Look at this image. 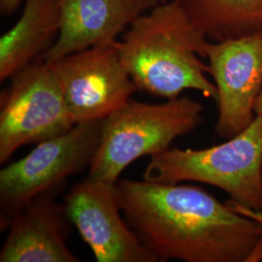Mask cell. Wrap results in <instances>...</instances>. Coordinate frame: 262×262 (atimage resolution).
Wrapping results in <instances>:
<instances>
[{
	"instance_id": "obj_1",
	"label": "cell",
	"mask_w": 262,
	"mask_h": 262,
	"mask_svg": "<svg viewBox=\"0 0 262 262\" xmlns=\"http://www.w3.org/2000/svg\"><path fill=\"white\" fill-rule=\"evenodd\" d=\"M122 214L158 261L250 262L262 225L200 187L119 180Z\"/></svg>"
},
{
	"instance_id": "obj_2",
	"label": "cell",
	"mask_w": 262,
	"mask_h": 262,
	"mask_svg": "<svg viewBox=\"0 0 262 262\" xmlns=\"http://www.w3.org/2000/svg\"><path fill=\"white\" fill-rule=\"evenodd\" d=\"M206 35L177 0L160 2L136 19L116 47L137 89L166 99L187 90L217 100L207 78Z\"/></svg>"
},
{
	"instance_id": "obj_3",
	"label": "cell",
	"mask_w": 262,
	"mask_h": 262,
	"mask_svg": "<svg viewBox=\"0 0 262 262\" xmlns=\"http://www.w3.org/2000/svg\"><path fill=\"white\" fill-rule=\"evenodd\" d=\"M203 106L187 96L150 104L130 99L103 121L101 138L89 178L116 185L122 171L145 156H156L196 129Z\"/></svg>"
},
{
	"instance_id": "obj_4",
	"label": "cell",
	"mask_w": 262,
	"mask_h": 262,
	"mask_svg": "<svg viewBox=\"0 0 262 262\" xmlns=\"http://www.w3.org/2000/svg\"><path fill=\"white\" fill-rule=\"evenodd\" d=\"M143 180L178 184L198 182L225 191L230 200L262 210V118L206 149L169 148L150 157Z\"/></svg>"
},
{
	"instance_id": "obj_5",
	"label": "cell",
	"mask_w": 262,
	"mask_h": 262,
	"mask_svg": "<svg viewBox=\"0 0 262 262\" xmlns=\"http://www.w3.org/2000/svg\"><path fill=\"white\" fill-rule=\"evenodd\" d=\"M104 120L77 123L66 133L38 143L26 157L0 171L1 228L35 197L53 192L70 176L90 167Z\"/></svg>"
},
{
	"instance_id": "obj_6",
	"label": "cell",
	"mask_w": 262,
	"mask_h": 262,
	"mask_svg": "<svg viewBox=\"0 0 262 262\" xmlns=\"http://www.w3.org/2000/svg\"><path fill=\"white\" fill-rule=\"evenodd\" d=\"M0 107L1 163L19 147L61 135L75 125L56 74L43 60L11 78Z\"/></svg>"
},
{
	"instance_id": "obj_7",
	"label": "cell",
	"mask_w": 262,
	"mask_h": 262,
	"mask_svg": "<svg viewBox=\"0 0 262 262\" xmlns=\"http://www.w3.org/2000/svg\"><path fill=\"white\" fill-rule=\"evenodd\" d=\"M48 63L75 124L104 120L138 90L116 44L88 48Z\"/></svg>"
},
{
	"instance_id": "obj_8",
	"label": "cell",
	"mask_w": 262,
	"mask_h": 262,
	"mask_svg": "<svg viewBox=\"0 0 262 262\" xmlns=\"http://www.w3.org/2000/svg\"><path fill=\"white\" fill-rule=\"evenodd\" d=\"M116 185L89 177L74 185L63 203L71 224L98 262H159L121 215Z\"/></svg>"
},
{
	"instance_id": "obj_9",
	"label": "cell",
	"mask_w": 262,
	"mask_h": 262,
	"mask_svg": "<svg viewBox=\"0 0 262 262\" xmlns=\"http://www.w3.org/2000/svg\"><path fill=\"white\" fill-rule=\"evenodd\" d=\"M209 74L216 90L215 134L229 139L253 122L262 86V31L207 44Z\"/></svg>"
},
{
	"instance_id": "obj_10",
	"label": "cell",
	"mask_w": 262,
	"mask_h": 262,
	"mask_svg": "<svg viewBox=\"0 0 262 262\" xmlns=\"http://www.w3.org/2000/svg\"><path fill=\"white\" fill-rule=\"evenodd\" d=\"M160 0H60V28L55 44L39 60L53 62L88 48L115 45L127 27Z\"/></svg>"
},
{
	"instance_id": "obj_11",
	"label": "cell",
	"mask_w": 262,
	"mask_h": 262,
	"mask_svg": "<svg viewBox=\"0 0 262 262\" xmlns=\"http://www.w3.org/2000/svg\"><path fill=\"white\" fill-rule=\"evenodd\" d=\"M71 222L52 192L35 197L11 221L0 262H78L67 246Z\"/></svg>"
},
{
	"instance_id": "obj_12",
	"label": "cell",
	"mask_w": 262,
	"mask_h": 262,
	"mask_svg": "<svg viewBox=\"0 0 262 262\" xmlns=\"http://www.w3.org/2000/svg\"><path fill=\"white\" fill-rule=\"evenodd\" d=\"M60 0H25L19 20L0 38V80L41 59L59 33Z\"/></svg>"
},
{
	"instance_id": "obj_13",
	"label": "cell",
	"mask_w": 262,
	"mask_h": 262,
	"mask_svg": "<svg viewBox=\"0 0 262 262\" xmlns=\"http://www.w3.org/2000/svg\"><path fill=\"white\" fill-rule=\"evenodd\" d=\"M214 42L262 31V0H177Z\"/></svg>"
},
{
	"instance_id": "obj_14",
	"label": "cell",
	"mask_w": 262,
	"mask_h": 262,
	"mask_svg": "<svg viewBox=\"0 0 262 262\" xmlns=\"http://www.w3.org/2000/svg\"><path fill=\"white\" fill-rule=\"evenodd\" d=\"M227 203L237 213L245 215L249 219H252L253 221L257 222L258 224L262 225V210H256V209H253V208H250V207L244 206V205H241V204L234 202L232 200L227 201Z\"/></svg>"
},
{
	"instance_id": "obj_15",
	"label": "cell",
	"mask_w": 262,
	"mask_h": 262,
	"mask_svg": "<svg viewBox=\"0 0 262 262\" xmlns=\"http://www.w3.org/2000/svg\"><path fill=\"white\" fill-rule=\"evenodd\" d=\"M21 0H0V10L3 15H9L18 8Z\"/></svg>"
},
{
	"instance_id": "obj_16",
	"label": "cell",
	"mask_w": 262,
	"mask_h": 262,
	"mask_svg": "<svg viewBox=\"0 0 262 262\" xmlns=\"http://www.w3.org/2000/svg\"><path fill=\"white\" fill-rule=\"evenodd\" d=\"M253 110H254L255 117H260V118H262V86L261 90L259 92V94H258V96L256 98V101H255V104H254V109Z\"/></svg>"
},
{
	"instance_id": "obj_17",
	"label": "cell",
	"mask_w": 262,
	"mask_h": 262,
	"mask_svg": "<svg viewBox=\"0 0 262 262\" xmlns=\"http://www.w3.org/2000/svg\"><path fill=\"white\" fill-rule=\"evenodd\" d=\"M165 1H167V0H160V2H165Z\"/></svg>"
}]
</instances>
